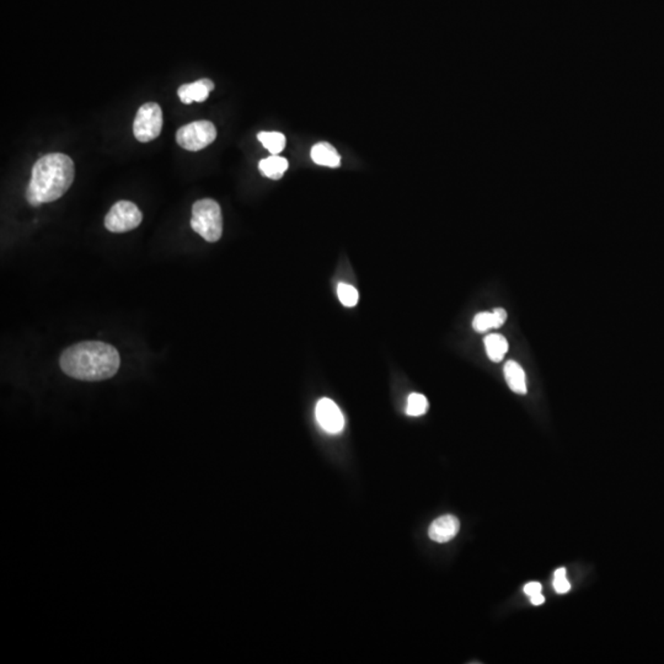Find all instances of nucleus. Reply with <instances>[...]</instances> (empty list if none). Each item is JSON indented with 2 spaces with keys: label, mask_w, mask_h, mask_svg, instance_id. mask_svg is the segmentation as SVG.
I'll use <instances>...</instances> for the list:
<instances>
[{
  "label": "nucleus",
  "mask_w": 664,
  "mask_h": 664,
  "mask_svg": "<svg viewBox=\"0 0 664 664\" xmlns=\"http://www.w3.org/2000/svg\"><path fill=\"white\" fill-rule=\"evenodd\" d=\"M505 378L507 384L513 393L519 395L527 394V378L523 368L516 361H510L505 364Z\"/></svg>",
  "instance_id": "10"
},
{
  "label": "nucleus",
  "mask_w": 664,
  "mask_h": 664,
  "mask_svg": "<svg viewBox=\"0 0 664 664\" xmlns=\"http://www.w3.org/2000/svg\"><path fill=\"white\" fill-rule=\"evenodd\" d=\"M213 90L214 83L212 80L201 79L195 83L184 84L177 90V95L182 103L188 105L192 103H203Z\"/></svg>",
  "instance_id": "9"
},
{
  "label": "nucleus",
  "mask_w": 664,
  "mask_h": 664,
  "mask_svg": "<svg viewBox=\"0 0 664 664\" xmlns=\"http://www.w3.org/2000/svg\"><path fill=\"white\" fill-rule=\"evenodd\" d=\"M459 529V519L456 517L446 514L437 518L433 522L428 529V535L436 543H448L456 538Z\"/></svg>",
  "instance_id": "8"
},
{
  "label": "nucleus",
  "mask_w": 664,
  "mask_h": 664,
  "mask_svg": "<svg viewBox=\"0 0 664 664\" xmlns=\"http://www.w3.org/2000/svg\"><path fill=\"white\" fill-rule=\"evenodd\" d=\"M259 169L264 176L272 180H279L288 169V160L279 155H271L269 158L261 160Z\"/></svg>",
  "instance_id": "12"
},
{
  "label": "nucleus",
  "mask_w": 664,
  "mask_h": 664,
  "mask_svg": "<svg viewBox=\"0 0 664 664\" xmlns=\"http://www.w3.org/2000/svg\"><path fill=\"white\" fill-rule=\"evenodd\" d=\"M337 294L341 303L344 307L352 308L357 305L358 292L351 284L339 283L337 287Z\"/></svg>",
  "instance_id": "16"
},
{
  "label": "nucleus",
  "mask_w": 664,
  "mask_h": 664,
  "mask_svg": "<svg viewBox=\"0 0 664 664\" xmlns=\"http://www.w3.org/2000/svg\"><path fill=\"white\" fill-rule=\"evenodd\" d=\"M485 347L488 356L493 362H501L508 352V341L500 334H491L485 339Z\"/></svg>",
  "instance_id": "13"
},
{
  "label": "nucleus",
  "mask_w": 664,
  "mask_h": 664,
  "mask_svg": "<svg viewBox=\"0 0 664 664\" xmlns=\"http://www.w3.org/2000/svg\"><path fill=\"white\" fill-rule=\"evenodd\" d=\"M473 327L478 332H486L491 329H495V317H493V313H478L473 321Z\"/></svg>",
  "instance_id": "17"
},
{
  "label": "nucleus",
  "mask_w": 664,
  "mask_h": 664,
  "mask_svg": "<svg viewBox=\"0 0 664 664\" xmlns=\"http://www.w3.org/2000/svg\"><path fill=\"white\" fill-rule=\"evenodd\" d=\"M60 364L64 374L74 379L100 381L116 376L121 359L111 344L85 341L65 349Z\"/></svg>",
  "instance_id": "1"
},
{
  "label": "nucleus",
  "mask_w": 664,
  "mask_h": 664,
  "mask_svg": "<svg viewBox=\"0 0 664 664\" xmlns=\"http://www.w3.org/2000/svg\"><path fill=\"white\" fill-rule=\"evenodd\" d=\"M257 138L272 155H278L286 147V137L279 132H260Z\"/></svg>",
  "instance_id": "14"
},
{
  "label": "nucleus",
  "mask_w": 664,
  "mask_h": 664,
  "mask_svg": "<svg viewBox=\"0 0 664 664\" xmlns=\"http://www.w3.org/2000/svg\"><path fill=\"white\" fill-rule=\"evenodd\" d=\"M191 227L206 242H218L223 234V217L218 203L210 198L197 201L192 207Z\"/></svg>",
  "instance_id": "3"
},
{
  "label": "nucleus",
  "mask_w": 664,
  "mask_h": 664,
  "mask_svg": "<svg viewBox=\"0 0 664 664\" xmlns=\"http://www.w3.org/2000/svg\"><path fill=\"white\" fill-rule=\"evenodd\" d=\"M74 181V163L62 153L47 154L33 167L26 200L33 207L60 200Z\"/></svg>",
  "instance_id": "2"
},
{
  "label": "nucleus",
  "mask_w": 664,
  "mask_h": 664,
  "mask_svg": "<svg viewBox=\"0 0 664 664\" xmlns=\"http://www.w3.org/2000/svg\"><path fill=\"white\" fill-rule=\"evenodd\" d=\"M143 219L140 208L130 201L113 205L105 218V227L112 232H127L137 228Z\"/></svg>",
  "instance_id": "6"
},
{
  "label": "nucleus",
  "mask_w": 664,
  "mask_h": 664,
  "mask_svg": "<svg viewBox=\"0 0 664 664\" xmlns=\"http://www.w3.org/2000/svg\"><path fill=\"white\" fill-rule=\"evenodd\" d=\"M316 420L320 427L331 434H336L344 429V415L330 399H321L315 409Z\"/></svg>",
  "instance_id": "7"
},
{
  "label": "nucleus",
  "mask_w": 664,
  "mask_h": 664,
  "mask_svg": "<svg viewBox=\"0 0 664 664\" xmlns=\"http://www.w3.org/2000/svg\"><path fill=\"white\" fill-rule=\"evenodd\" d=\"M310 155H312L313 162L317 165L327 167H339L341 165V157L337 153V150L325 142L314 145Z\"/></svg>",
  "instance_id": "11"
},
{
  "label": "nucleus",
  "mask_w": 664,
  "mask_h": 664,
  "mask_svg": "<svg viewBox=\"0 0 664 664\" xmlns=\"http://www.w3.org/2000/svg\"><path fill=\"white\" fill-rule=\"evenodd\" d=\"M541 590H543V585H540L539 582H530L528 585H525L524 593L530 598L533 595H540Z\"/></svg>",
  "instance_id": "20"
},
{
  "label": "nucleus",
  "mask_w": 664,
  "mask_h": 664,
  "mask_svg": "<svg viewBox=\"0 0 664 664\" xmlns=\"http://www.w3.org/2000/svg\"><path fill=\"white\" fill-rule=\"evenodd\" d=\"M427 410L428 401L424 395L417 394V393L410 395L407 399V406H406V414L412 417H418L426 414Z\"/></svg>",
  "instance_id": "15"
},
{
  "label": "nucleus",
  "mask_w": 664,
  "mask_h": 664,
  "mask_svg": "<svg viewBox=\"0 0 664 664\" xmlns=\"http://www.w3.org/2000/svg\"><path fill=\"white\" fill-rule=\"evenodd\" d=\"M217 138V130L209 121L191 122L177 130L176 142L181 148L198 152L212 145Z\"/></svg>",
  "instance_id": "4"
},
{
  "label": "nucleus",
  "mask_w": 664,
  "mask_h": 664,
  "mask_svg": "<svg viewBox=\"0 0 664 664\" xmlns=\"http://www.w3.org/2000/svg\"><path fill=\"white\" fill-rule=\"evenodd\" d=\"M530 602H531L533 605H541V604L545 603V598H544V595L540 593V595L530 597Z\"/></svg>",
  "instance_id": "21"
},
{
  "label": "nucleus",
  "mask_w": 664,
  "mask_h": 664,
  "mask_svg": "<svg viewBox=\"0 0 664 664\" xmlns=\"http://www.w3.org/2000/svg\"><path fill=\"white\" fill-rule=\"evenodd\" d=\"M163 130V111L158 103H148L142 105L137 112L133 133L137 140L147 143L155 140Z\"/></svg>",
  "instance_id": "5"
},
{
  "label": "nucleus",
  "mask_w": 664,
  "mask_h": 664,
  "mask_svg": "<svg viewBox=\"0 0 664 664\" xmlns=\"http://www.w3.org/2000/svg\"><path fill=\"white\" fill-rule=\"evenodd\" d=\"M493 317H495V329H498V327L503 326L507 319L506 310L502 309V308H497V309L493 310Z\"/></svg>",
  "instance_id": "19"
},
{
  "label": "nucleus",
  "mask_w": 664,
  "mask_h": 664,
  "mask_svg": "<svg viewBox=\"0 0 664 664\" xmlns=\"http://www.w3.org/2000/svg\"><path fill=\"white\" fill-rule=\"evenodd\" d=\"M553 588L558 592V595H565L568 590H571L570 582L567 581L566 570L565 568H558L553 575Z\"/></svg>",
  "instance_id": "18"
}]
</instances>
